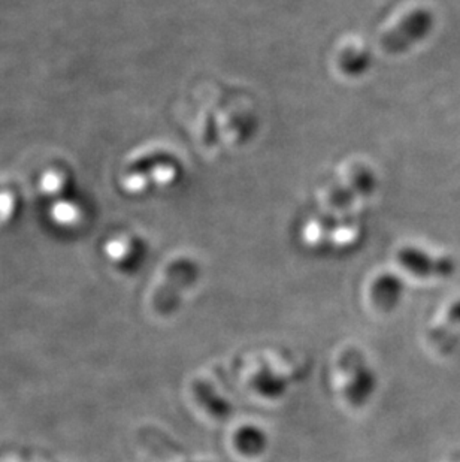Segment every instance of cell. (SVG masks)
<instances>
[{
    "mask_svg": "<svg viewBox=\"0 0 460 462\" xmlns=\"http://www.w3.org/2000/svg\"><path fill=\"white\" fill-rule=\"evenodd\" d=\"M191 395L196 404L205 411V413L225 422L234 413V404L223 397L213 384L204 379H196L191 382Z\"/></svg>",
    "mask_w": 460,
    "mask_h": 462,
    "instance_id": "8",
    "label": "cell"
},
{
    "mask_svg": "<svg viewBox=\"0 0 460 462\" xmlns=\"http://www.w3.org/2000/svg\"><path fill=\"white\" fill-rule=\"evenodd\" d=\"M432 29L434 14L429 9H414L382 36L380 45L382 51L391 56L404 54L413 49L414 45L426 40Z\"/></svg>",
    "mask_w": 460,
    "mask_h": 462,
    "instance_id": "3",
    "label": "cell"
},
{
    "mask_svg": "<svg viewBox=\"0 0 460 462\" xmlns=\"http://www.w3.org/2000/svg\"><path fill=\"white\" fill-rule=\"evenodd\" d=\"M36 462H56L52 461L51 458H48L47 455H36Z\"/></svg>",
    "mask_w": 460,
    "mask_h": 462,
    "instance_id": "13",
    "label": "cell"
},
{
    "mask_svg": "<svg viewBox=\"0 0 460 462\" xmlns=\"http://www.w3.org/2000/svg\"><path fill=\"white\" fill-rule=\"evenodd\" d=\"M444 327L455 328L459 329L460 328V300L453 302L452 306L448 307L447 316H446V323Z\"/></svg>",
    "mask_w": 460,
    "mask_h": 462,
    "instance_id": "12",
    "label": "cell"
},
{
    "mask_svg": "<svg viewBox=\"0 0 460 462\" xmlns=\"http://www.w3.org/2000/svg\"><path fill=\"white\" fill-rule=\"evenodd\" d=\"M186 462H193V461H186Z\"/></svg>",
    "mask_w": 460,
    "mask_h": 462,
    "instance_id": "14",
    "label": "cell"
},
{
    "mask_svg": "<svg viewBox=\"0 0 460 462\" xmlns=\"http://www.w3.org/2000/svg\"><path fill=\"white\" fill-rule=\"evenodd\" d=\"M235 446L239 454L247 458H257L268 450L270 437L261 427L256 425H244L235 432Z\"/></svg>",
    "mask_w": 460,
    "mask_h": 462,
    "instance_id": "9",
    "label": "cell"
},
{
    "mask_svg": "<svg viewBox=\"0 0 460 462\" xmlns=\"http://www.w3.org/2000/svg\"><path fill=\"white\" fill-rule=\"evenodd\" d=\"M404 292V280L391 273L375 277L369 288V297L373 307L382 313L395 311L402 301Z\"/></svg>",
    "mask_w": 460,
    "mask_h": 462,
    "instance_id": "7",
    "label": "cell"
},
{
    "mask_svg": "<svg viewBox=\"0 0 460 462\" xmlns=\"http://www.w3.org/2000/svg\"><path fill=\"white\" fill-rule=\"evenodd\" d=\"M250 384L253 391L261 397L266 400H280L290 389L291 382L289 375L277 370L270 362L261 359L250 375Z\"/></svg>",
    "mask_w": 460,
    "mask_h": 462,
    "instance_id": "6",
    "label": "cell"
},
{
    "mask_svg": "<svg viewBox=\"0 0 460 462\" xmlns=\"http://www.w3.org/2000/svg\"><path fill=\"white\" fill-rule=\"evenodd\" d=\"M371 66H373V56L369 50L363 49V47L352 45L339 52V70L350 79H357V77L366 74Z\"/></svg>",
    "mask_w": 460,
    "mask_h": 462,
    "instance_id": "11",
    "label": "cell"
},
{
    "mask_svg": "<svg viewBox=\"0 0 460 462\" xmlns=\"http://www.w3.org/2000/svg\"><path fill=\"white\" fill-rule=\"evenodd\" d=\"M202 270L195 259L179 257L170 262L165 270V277L152 295V309L159 316L168 318L179 311L183 298L200 280Z\"/></svg>",
    "mask_w": 460,
    "mask_h": 462,
    "instance_id": "2",
    "label": "cell"
},
{
    "mask_svg": "<svg viewBox=\"0 0 460 462\" xmlns=\"http://www.w3.org/2000/svg\"><path fill=\"white\" fill-rule=\"evenodd\" d=\"M377 188V179L368 166L357 165L353 168L347 179L343 183H338L330 190L329 197L326 199L327 208L338 211L347 208L357 199L366 198Z\"/></svg>",
    "mask_w": 460,
    "mask_h": 462,
    "instance_id": "5",
    "label": "cell"
},
{
    "mask_svg": "<svg viewBox=\"0 0 460 462\" xmlns=\"http://www.w3.org/2000/svg\"><path fill=\"white\" fill-rule=\"evenodd\" d=\"M338 371L344 398L354 409L365 407L377 393L378 375L365 354L347 347L339 355Z\"/></svg>",
    "mask_w": 460,
    "mask_h": 462,
    "instance_id": "1",
    "label": "cell"
},
{
    "mask_svg": "<svg viewBox=\"0 0 460 462\" xmlns=\"http://www.w3.org/2000/svg\"><path fill=\"white\" fill-rule=\"evenodd\" d=\"M398 263L419 279H448L456 273V262L450 256H434L425 250L407 245L396 254Z\"/></svg>",
    "mask_w": 460,
    "mask_h": 462,
    "instance_id": "4",
    "label": "cell"
},
{
    "mask_svg": "<svg viewBox=\"0 0 460 462\" xmlns=\"http://www.w3.org/2000/svg\"><path fill=\"white\" fill-rule=\"evenodd\" d=\"M179 161L172 154L166 152H154L129 163L126 177L127 179H143L156 171L179 170Z\"/></svg>",
    "mask_w": 460,
    "mask_h": 462,
    "instance_id": "10",
    "label": "cell"
}]
</instances>
